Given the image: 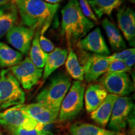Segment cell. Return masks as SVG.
Instances as JSON below:
<instances>
[{
  "label": "cell",
  "mask_w": 135,
  "mask_h": 135,
  "mask_svg": "<svg viewBox=\"0 0 135 135\" xmlns=\"http://www.w3.org/2000/svg\"><path fill=\"white\" fill-rule=\"evenodd\" d=\"M23 108L30 117L38 123L42 124L55 122L58 118L59 112L54 111L48 106L39 103L27 105L23 104Z\"/></svg>",
  "instance_id": "5bb4252c"
},
{
  "label": "cell",
  "mask_w": 135,
  "mask_h": 135,
  "mask_svg": "<svg viewBox=\"0 0 135 135\" xmlns=\"http://www.w3.org/2000/svg\"><path fill=\"white\" fill-rule=\"evenodd\" d=\"M125 65L127 66L128 67L130 68H131L134 65L135 63V53L133 54L131 56H129V57L127 59H126L124 61Z\"/></svg>",
  "instance_id": "4dcf8cb0"
},
{
  "label": "cell",
  "mask_w": 135,
  "mask_h": 135,
  "mask_svg": "<svg viewBox=\"0 0 135 135\" xmlns=\"http://www.w3.org/2000/svg\"><path fill=\"white\" fill-rule=\"evenodd\" d=\"M71 85V82L67 75L65 74L57 75L39 93L36 98V103L43 104L59 112L61 104Z\"/></svg>",
  "instance_id": "3957f363"
},
{
  "label": "cell",
  "mask_w": 135,
  "mask_h": 135,
  "mask_svg": "<svg viewBox=\"0 0 135 135\" xmlns=\"http://www.w3.org/2000/svg\"><path fill=\"white\" fill-rule=\"evenodd\" d=\"M36 128L38 130L41 131L46 135H54L53 131L55 129V122H53L42 124V123H38L36 126Z\"/></svg>",
  "instance_id": "f546056e"
},
{
  "label": "cell",
  "mask_w": 135,
  "mask_h": 135,
  "mask_svg": "<svg viewBox=\"0 0 135 135\" xmlns=\"http://www.w3.org/2000/svg\"><path fill=\"white\" fill-rule=\"evenodd\" d=\"M65 135H67V134H65Z\"/></svg>",
  "instance_id": "e575fe53"
},
{
  "label": "cell",
  "mask_w": 135,
  "mask_h": 135,
  "mask_svg": "<svg viewBox=\"0 0 135 135\" xmlns=\"http://www.w3.org/2000/svg\"><path fill=\"white\" fill-rule=\"evenodd\" d=\"M118 97L115 94H108L100 106L91 113V118L101 126H106L108 124L114 104Z\"/></svg>",
  "instance_id": "e0dca14e"
},
{
  "label": "cell",
  "mask_w": 135,
  "mask_h": 135,
  "mask_svg": "<svg viewBox=\"0 0 135 135\" xmlns=\"http://www.w3.org/2000/svg\"><path fill=\"white\" fill-rule=\"evenodd\" d=\"M10 71L25 89L30 90L36 85L43 76V70L39 68L29 57L22 60L18 65L10 68Z\"/></svg>",
  "instance_id": "52a82bcc"
},
{
  "label": "cell",
  "mask_w": 135,
  "mask_h": 135,
  "mask_svg": "<svg viewBox=\"0 0 135 135\" xmlns=\"http://www.w3.org/2000/svg\"><path fill=\"white\" fill-rule=\"evenodd\" d=\"M72 135H123L122 133L114 132L89 123H76L71 126Z\"/></svg>",
  "instance_id": "7402d4cb"
},
{
  "label": "cell",
  "mask_w": 135,
  "mask_h": 135,
  "mask_svg": "<svg viewBox=\"0 0 135 135\" xmlns=\"http://www.w3.org/2000/svg\"><path fill=\"white\" fill-rule=\"evenodd\" d=\"M65 67L68 73L74 80L80 81L84 80L83 68L79 61L77 55L71 46H68Z\"/></svg>",
  "instance_id": "603a6c76"
},
{
  "label": "cell",
  "mask_w": 135,
  "mask_h": 135,
  "mask_svg": "<svg viewBox=\"0 0 135 135\" xmlns=\"http://www.w3.org/2000/svg\"><path fill=\"white\" fill-rule=\"evenodd\" d=\"M61 31L68 45L76 43L95 26L82 13L78 0H68L61 9Z\"/></svg>",
  "instance_id": "7a4b0ae2"
},
{
  "label": "cell",
  "mask_w": 135,
  "mask_h": 135,
  "mask_svg": "<svg viewBox=\"0 0 135 135\" xmlns=\"http://www.w3.org/2000/svg\"><path fill=\"white\" fill-rule=\"evenodd\" d=\"M7 129L11 135H46L36 128L31 129H26L21 127H10L8 128Z\"/></svg>",
  "instance_id": "4316f807"
},
{
  "label": "cell",
  "mask_w": 135,
  "mask_h": 135,
  "mask_svg": "<svg viewBox=\"0 0 135 135\" xmlns=\"http://www.w3.org/2000/svg\"><path fill=\"white\" fill-rule=\"evenodd\" d=\"M134 53H135V49L133 48L129 49H126V50L121 51L119 52V53H114L112 55L107 56V57L110 61L113 60H119L124 61L129 56H131Z\"/></svg>",
  "instance_id": "83f0119b"
},
{
  "label": "cell",
  "mask_w": 135,
  "mask_h": 135,
  "mask_svg": "<svg viewBox=\"0 0 135 135\" xmlns=\"http://www.w3.org/2000/svg\"><path fill=\"white\" fill-rule=\"evenodd\" d=\"M91 9L97 18L104 15L110 16L114 9H117L124 1L128 0H88Z\"/></svg>",
  "instance_id": "d6986e66"
},
{
  "label": "cell",
  "mask_w": 135,
  "mask_h": 135,
  "mask_svg": "<svg viewBox=\"0 0 135 135\" xmlns=\"http://www.w3.org/2000/svg\"><path fill=\"white\" fill-rule=\"evenodd\" d=\"M35 31L25 26H15L6 34L8 43L22 55H28Z\"/></svg>",
  "instance_id": "8fae6325"
},
{
  "label": "cell",
  "mask_w": 135,
  "mask_h": 135,
  "mask_svg": "<svg viewBox=\"0 0 135 135\" xmlns=\"http://www.w3.org/2000/svg\"><path fill=\"white\" fill-rule=\"evenodd\" d=\"M15 0H0V6L8 4L9 3H15Z\"/></svg>",
  "instance_id": "d6a6232c"
},
{
  "label": "cell",
  "mask_w": 135,
  "mask_h": 135,
  "mask_svg": "<svg viewBox=\"0 0 135 135\" xmlns=\"http://www.w3.org/2000/svg\"><path fill=\"white\" fill-rule=\"evenodd\" d=\"M25 101V92L19 82L9 69H3L0 71V109L23 104Z\"/></svg>",
  "instance_id": "277c9868"
},
{
  "label": "cell",
  "mask_w": 135,
  "mask_h": 135,
  "mask_svg": "<svg viewBox=\"0 0 135 135\" xmlns=\"http://www.w3.org/2000/svg\"><path fill=\"white\" fill-rule=\"evenodd\" d=\"M99 83L106 91L118 97H127L134 91V84L126 73H106Z\"/></svg>",
  "instance_id": "ba28073f"
},
{
  "label": "cell",
  "mask_w": 135,
  "mask_h": 135,
  "mask_svg": "<svg viewBox=\"0 0 135 135\" xmlns=\"http://www.w3.org/2000/svg\"><path fill=\"white\" fill-rule=\"evenodd\" d=\"M68 55V50L60 48H55L53 51L48 53L43 73V78L46 80L57 69L65 63Z\"/></svg>",
  "instance_id": "ac0fdd59"
},
{
  "label": "cell",
  "mask_w": 135,
  "mask_h": 135,
  "mask_svg": "<svg viewBox=\"0 0 135 135\" xmlns=\"http://www.w3.org/2000/svg\"><path fill=\"white\" fill-rule=\"evenodd\" d=\"M40 35L41 34L40 32H35L28 54L29 58L31 61L39 68H43L46 63L48 53H45L40 46L39 43V38Z\"/></svg>",
  "instance_id": "cb8c5ba5"
},
{
  "label": "cell",
  "mask_w": 135,
  "mask_h": 135,
  "mask_svg": "<svg viewBox=\"0 0 135 135\" xmlns=\"http://www.w3.org/2000/svg\"><path fill=\"white\" fill-rule=\"evenodd\" d=\"M23 55L0 41V67L11 68L23 60Z\"/></svg>",
  "instance_id": "44dd1931"
},
{
  "label": "cell",
  "mask_w": 135,
  "mask_h": 135,
  "mask_svg": "<svg viewBox=\"0 0 135 135\" xmlns=\"http://www.w3.org/2000/svg\"><path fill=\"white\" fill-rule=\"evenodd\" d=\"M39 43L42 50L46 53H51L55 49V45L53 42L44 35H40L39 38Z\"/></svg>",
  "instance_id": "f1b7e54d"
},
{
  "label": "cell",
  "mask_w": 135,
  "mask_h": 135,
  "mask_svg": "<svg viewBox=\"0 0 135 135\" xmlns=\"http://www.w3.org/2000/svg\"><path fill=\"white\" fill-rule=\"evenodd\" d=\"M22 24L35 32L44 35L51 23L58 4H50L43 0H15Z\"/></svg>",
  "instance_id": "6da1fadb"
},
{
  "label": "cell",
  "mask_w": 135,
  "mask_h": 135,
  "mask_svg": "<svg viewBox=\"0 0 135 135\" xmlns=\"http://www.w3.org/2000/svg\"><path fill=\"white\" fill-rule=\"evenodd\" d=\"M134 118V104L131 98L119 97L114 103L109 121V130L122 133Z\"/></svg>",
  "instance_id": "8992f818"
},
{
  "label": "cell",
  "mask_w": 135,
  "mask_h": 135,
  "mask_svg": "<svg viewBox=\"0 0 135 135\" xmlns=\"http://www.w3.org/2000/svg\"><path fill=\"white\" fill-rule=\"evenodd\" d=\"M131 69L130 68L128 67L123 61L113 60L111 61L109 63L106 73H127L130 71Z\"/></svg>",
  "instance_id": "d4e9b609"
},
{
  "label": "cell",
  "mask_w": 135,
  "mask_h": 135,
  "mask_svg": "<svg viewBox=\"0 0 135 135\" xmlns=\"http://www.w3.org/2000/svg\"><path fill=\"white\" fill-rule=\"evenodd\" d=\"M85 86L82 81H75L62 101L58 118L61 121L73 119L81 111L84 104Z\"/></svg>",
  "instance_id": "5b68a950"
},
{
  "label": "cell",
  "mask_w": 135,
  "mask_h": 135,
  "mask_svg": "<svg viewBox=\"0 0 135 135\" xmlns=\"http://www.w3.org/2000/svg\"><path fill=\"white\" fill-rule=\"evenodd\" d=\"M102 26L107 35L109 45L114 50H119L126 47L119 30L114 23L107 18H104L102 22Z\"/></svg>",
  "instance_id": "ffe728a7"
},
{
  "label": "cell",
  "mask_w": 135,
  "mask_h": 135,
  "mask_svg": "<svg viewBox=\"0 0 135 135\" xmlns=\"http://www.w3.org/2000/svg\"><path fill=\"white\" fill-rule=\"evenodd\" d=\"M128 126L129 131L125 134H123V135H134V120L131 121L129 123H128Z\"/></svg>",
  "instance_id": "1f68e13d"
},
{
  "label": "cell",
  "mask_w": 135,
  "mask_h": 135,
  "mask_svg": "<svg viewBox=\"0 0 135 135\" xmlns=\"http://www.w3.org/2000/svg\"><path fill=\"white\" fill-rule=\"evenodd\" d=\"M18 9L15 3L0 6V38L4 36L18 20Z\"/></svg>",
  "instance_id": "2e32d148"
},
{
  "label": "cell",
  "mask_w": 135,
  "mask_h": 135,
  "mask_svg": "<svg viewBox=\"0 0 135 135\" xmlns=\"http://www.w3.org/2000/svg\"><path fill=\"white\" fill-rule=\"evenodd\" d=\"M43 1H46V2L50 3V4H58L59 3L61 2L63 0H43Z\"/></svg>",
  "instance_id": "836d02e7"
},
{
  "label": "cell",
  "mask_w": 135,
  "mask_h": 135,
  "mask_svg": "<svg viewBox=\"0 0 135 135\" xmlns=\"http://www.w3.org/2000/svg\"><path fill=\"white\" fill-rule=\"evenodd\" d=\"M118 27L129 45L134 46L135 43V13L129 7L118 9L117 15Z\"/></svg>",
  "instance_id": "4fadbf2b"
},
{
  "label": "cell",
  "mask_w": 135,
  "mask_h": 135,
  "mask_svg": "<svg viewBox=\"0 0 135 135\" xmlns=\"http://www.w3.org/2000/svg\"><path fill=\"white\" fill-rule=\"evenodd\" d=\"M108 94V92L101 84H89L84 94V104L88 112L91 113L97 109L104 101Z\"/></svg>",
  "instance_id": "9a60e30c"
},
{
  "label": "cell",
  "mask_w": 135,
  "mask_h": 135,
  "mask_svg": "<svg viewBox=\"0 0 135 135\" xmlns=\"http://www.w3.org/2000/svg\"><path fill=\"white\" fill-rule=\"evenodd\" d=\"M78 46L83 51L96 55L109 56L110 54L99 28H95L88 35L78 42Z\"/></svg>",
  "instance_id": "7c38bea8"
},
{
  "label": "cell",
  "mask_w": 135,
  "mask_h": 135,
  "mask_svg": "<svg viewBox=\"0 0 135 135\" xmlns=\"http://www.w3.org/2000/svg\"><path fill=\"white\" fill-rule=\"evenodd\" d=\"M80 7L82 13L86 18H88L94 23H97L98 21V18L94 14L93 11L91 8L88 0H78Z\"/></svg>",
  "instance_id": "484cf974"
},
{
  "label": "cell",
  "mask_w": 135,
  "mask_h": 135,
  "mask_svg": "<svg viewBox=\"0 0 135 135\" xmlns=\"http://www.w3.org/2000/svg\"><path fill=\"white\" fill-rule=\"evenodd\" d=\"M84 52L85 54L83 57V63L81 65L84 70V80L91 83L98 80L107 72L110 61L107 56L91 55Z\"/></svg>",
  "instance_id": "30bf717a"
},
{
  "label": "cell",
  "mask_w": 135,
  "mask_h": 135,
  "mask_svg": "<svg viewBox=\"0 0 135 135\" xmlns=\"http://www.w3.org/2000/svg\"><path fill=\"white\" fill-rule=\"evenodd\" d=\"M38 123L25 112L23 104L12 106L0 112V124L6 128L21 127L31 129L36 128Z\"/></svg>",
  "instance_id": "9c48e42d"
}]
</instances>
